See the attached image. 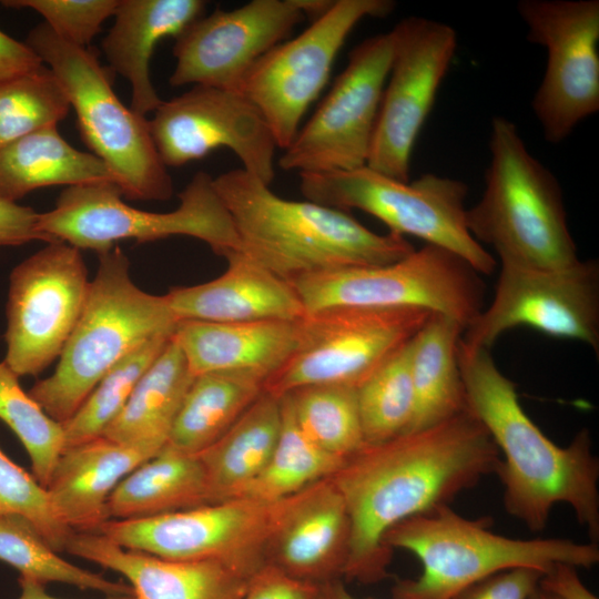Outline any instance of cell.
<instances>
[{"label": "cell", "instance_id": "obj_18", "mask_svg": "<svg viewBox=\"0 0 599 599\" xmlns=\"http://www.w3.org/2000/svg\"><path fill=\"white\" fill-rule=\"evenodd\" d=\"M518 326L579 341L598 355V261L579 260L561 270L501 264L493 301L463 332L461 342L490 349L502 333Z\"/></svg>", "mask_w": 599, "mask_h": 599}, {"label": "cell", "instance_id": "obj_1", "mask_svg": "<svg viewBox=\"0 0 599 599\" xmlns=\"http://www.w3.org/2000/svg\"><path fill=\"white\" fill-rule=\"evenodd\" d=\"M501 456L467 409L434 426L364 445L329 477L351 519L347 580L369 585L389 576L393 551L383 538L396 524L448 505L480 478L496 474Z\"/></svg>", "mask_w": 599, "mask_h": 599}, {"label": "cell", "instance_id": "obj_12", "mask_svg": "<svg viewBox=\"0 0 599 599\" xmlns=\"http://www.w3.org/2000/svg\"><path fill=\"white\" fill-rule=\"evenodd\" d=\"M433 312L420 307H331L301 321L300 343L263 390L282 397L309 385L358 387L409 342Z\"/></svg>", "mask_w": 599, "mask_h": 599}, {"label": "cell", "instance_id": "obj_21", "mask_svg": "<svg viewBox=\"0 0 599 599\" xmlns=\"http://www.w3.org/2000/svg\"><path fill=\"white\" fill-rule=\"evenodd\" d=\"M64 551L123 576L134 599H243L251 579L214 561L130 550L98 532L73 531Z\"/></svg>", "mask_w": 599, "mask_h": 599}, {"label": "cell", "instance_id": "obj_39", "mask_svg": "<svg viewBox=\"0 0 599 599\" xmlns=\"http://www.w3.org/2000/svg\"><path fill=\"white\" fill-rule=\"evenodd\" d=\"M71 106L47 67L0 82V149L47 126L58 125Z\"/></svg>", "mask_w": 599, "mask_h": 599}, {"label": "cell", "instance_id": "obj_30", "mask_svg": "<svg viewBox=\"0 0 599 599\" xmlns=\"http://www.w3.org/2000/svg\"><path fill=\"white\" fill-rule=\"evenodd\" d=\"M464 327L454 318L433 312L412 341L414 414L408 432L439 424L467 410L458 363Z\"/></svg>", "mask_w": 599, "mask_h": 599}, {"label": "cell", "instance_id": "obj_22", "mask_svg": "<svg viewBox=\"0 0 599 599\" xmlns=\"http://www.w3.org/2000/svg\"><path fill=\"white\" fill-rule=\"evenodd\" d=\"M222 275L205 283L174 287L166 302L181 319L216 323L296 322L305 317L293 285L236 252Z\"/></svg>", "mask_w": 599, "mask_h": 599}, {"label": "cell", "instance_id": "obj_2", "mask_svg": "<svg viewBox=\"0 0 599 599\" xmlns=\"http://www.w3.org/2000/svg\"><path fill=\"white\" fill-rule=\"evenodd\" d=\"M467 409L484 425L501 460L497 475L507 512L542 530L557 504L569 505L592 542L599 539V461L588 429L566 447L551 441L521 407L516 385L490 351L458 343Z\"/></svg>", "mask_w": 599, "mask_h": 599}, {"label": "cell", "instance_id": "obj_8", "mask_svg": "<svg viewBox=\"0 0 599 599\" xmlns=\"http://www.w3.org/2000/svg\"><path fill=\"white\" fill-rule=\"evenodd\" d=\"M114 182L65 187L52 210L39 214L38 227L45 243L65 242L79 250L110 251L121 241L153 242L170 236H190L226 257L240 252V242L213 177L199 171L171 212L156 213L126 204Z\"/></svg>", "mask_w": 599, "mask_h": 599}, {"label": "cell", "instance_id": "obj_23", "mask_svg": "<svg viewBox=\"0 0 599 599\" xmlns=\"http://www.w3.org/2000/svg\"><path fill=\"white\" fill-rule=\"evenodd\" d=\"M351 542L345 501L329 478L302 495L275 535L267 564L297 580L317 585L343 577Z\"/></svg>", "mask_w": 599, "mask_h": 599}, {"label": "cell", "instance_id": "obj_11", "mask_svg": "<svg viewBox=\"0 0 599 599\" xmlns=\"http://www.w3.org/2000/svg\"><path fill=\"white\" fill-rule=\"evenodd\" d=\"M464 258L425 244L378 266L346 267L291 282L306 314L331 307H420L456 319L464 331L484 309L485 285Z\"/></svg>", "mask_w": 599, "mask_h": 599}, {"label": "cell", "instance_id": "obj_41", "mask_svg": "<svg viewBox=\"0 0 599 599\" xmlns=\"http://www.w3.org/2000/svg\"><path fill=\"white\" fill-rule=\"evenodd\" d=\"M119 0H7L4 7L38 12L60 39L88 48L102 23L113 17Z\"/></svg>", "mask_w": 599, "mask_h": 599}, {"label": "cell", "instance_id": "obj_14", "mask_svg": "<svg viewBox=\"0 0 599 599\" xmlns=\"http://www.w3.org/2000/svg\"><path fill=\"white\" fill-rule=\"evenodd\" d=\"M528 41L547 51L531 108L545 140L560 143L599 111V1L521 0Z\"/></svg>", "mask_w": 599, "mask_h": 599}, {"label": "cell", "instance_id": "obj_28", "mask_svg": "<svg viewBox=\"0 0 599 599\" xmlns=\"http://www.w3.org/2000/svg\"><path fill=\"white\" fill-rule=\"evenodd\" d=\"M193 379L184 353L172 335L102 436L158 454L169 440Z\"/></svg>", "mask_w": 599, "mask_h": 599}, {"label": "cell", "instance_id": "obj_33", "mask_svg": "<svg viewBox=\"0 0 599 599\" xmlns=\"http://www.w3.org/2000/svg\"><path fill=\"white\" fill-rule=\"evenodd\" d=\"M280 399L282 423L276 446L263 470L237 497L281 500L332 477L345 461L312 441L297 425L287 396Z\"/></svg>", "mask_w": 599, "mask_h": 599}, {"label": "cell", "instance_id": "obj_4", "mask_svg": "<svg viewBox=\"0 0 599 599\" xmlns=\"http://www.w3.org/2000/svg\"><path fill=\"white\" fill-rule=\"evenodd\" d=\"M490 163L480 200L466 210V224L481 245L493 247L501 264L561 270L576 264L560 185L528 150L516 124L491 121Z\"/></svg>", "mask_w": 599, "mask_h": 599}, {"label": "cell", "instance_id": "obj_31", "mask_svg": "<svg viewBox=\"0 0 599 599\" xmlns=\"http://www.w3.org/2000/svg\"><path fill=\"white\" fill-rule=\"evenodd\" d=\"M281 399L266 392L212 446L199 454L212 504L236 498L267 464L278 439Z\"/></svg>", "mask_w": 599, "mask_h": 599}, {"label": "cell", "instance_id": "obj_42", "mask_svg": "<svg viewBox=\"0 0 599 599\" xmlns=\"http://www.w3.org/2000/svg\"><path fill=\"white\" fill-rule=\"evenodd\" d=\"M542 575L532 568L501 571L469 586L453 599H528Z\"/></svg>", "mask_w": 599, "mask_h": 599}, {"label": "cell", "instance_id": "obj_3", "mask_svg": "<svg viewBox=\"0 0 599 599\" xmlns=\"http://www.w3.org/2000/svg\"><path fill=\"white\" fill-rule=\"evenodd\" d=\"M240 242V253L278 277H298L399 261L415 248L394 233L378 234L347 211L287 200L242 167L213 177Z\"/></svg>", "mask_w": 599, "mask_h": 599}, {"label": "cell", "instance_id": "obj_19", "mask_svg": "<svg viewBox=\"0 0 599 599\" xmlns=\"http://www.w3.org/2000/svg\"><path fill=\"white\" fill-rule=\"evenodd\" d=\"M333 0H252L217 9L191 23L175 40L172 87L206 85L238 91L252 67L287 40L305 17L322 14Z\"/></svg>", "mask_w": 599, "mask_h": 599}, {"label": "cell", "instance_id": "obj_17", "mask_svg": "<svg viewBox=\"0 0 599 599\" xmlns=\"http://www.w3.org/2000/svg\"><path fill=\"white\" fill-rule=\"evenodd\" d=\"M390 33L393 59L366 165L407 182L415 142L455 57L457 33L447 23L415 16Z\"/></svg>", "mask_w": 599, "mask_h": 599}, {"label": "cell", "instance_id": "obj_48", "mask_svg": "<svg viewBox=\"0 0 599 599\" xmlns=\"http://www.w3.org/2000/svg\"><path fill=\"white\" fill-rule=\"evenodd\" d=\"M312 599H372V598H357L353 596L341 578L327 580L322 583L315 585Z\"/></svg>", "mask_w": 599, "mask_h": 599}, {"label": "cell", "instance_id": "obj_45", "mask_svg": "<svg viewBox=\"0 0 599 599\" xmlns=\"http://www.w3.org/2000/svg\"><path fill=\"white\" fill-rule=\"evenodd\" d=\"M43 62L26 43L0 30V82L34 71Z\"/></svg>", "mask_w": 599, "mask_h": 599}, {"label": "cell", "instance_id": "obj_47", "mask_svg": "<svg viewBox=\"0 0 599 599\" xmlns=\"http://www.w3.org/2000/svg\"><path fill=\"white\" fill-rule=\"evenodd\" d=\"M20 596L18 599H61L49 595L43 583L27 577H19ZM104 599H134L129 596H106Z\"/></svg>", "mask_w": 599, "mask_h": 599}, {"label": "cell", "instance_id": "obj_26", "mask_svg": "<svg viewBox=\"0 0 599 599\" xmlns=\"http://www.w3.org/2000/svg\"><path fill=\"white\" fill-rule=\"evenodd\" d=\"M205 9L203 0H119L102 50L111 69L131 84L134 112L145 116L163 101L150 77L158 43L166 37L176 39Z\"/></svg>", "mask_w": 599, "mask_h": 599}, {"label": "cell", "instance_id": "obj_24", "mask_svg": "<svg viewBox=\"0 0 599 599\" xmlns=\"http://www.w3.org/2000/svg\"><path fill=\"white\" fill-rule=\"evenodd\" d=\"M155 453L103 436L65 447L45 486L57 518L72 531L94 532L109 520L116 485Z\"/></svg>", "mask_w": 599, "mask_h": 599}, {"label": "cell", "instance_id": "obj_9", "mask_svg": "<svg viewBox=\"0 0 599 599\" xmlns=\"http://www.w3.org/2000/svg\"><path fill=\"white\" fill-rule=\"evenodd\" d=\"M300 190L312 202L366 212L390 233L422 238L464 258L479 274H491L495 258L470 234L466 224L467 185L456 179L425 173L398 181L367 165L300 174Z\"/></svg>", "mask_w": 599, "mask_h": 599}, {"label": "cell", "instance_id": "obj_6", "mask_svg": "<svg viewBox=\"0 0 599 599\" xmlns=\"http://www.w3.org/2000/svg\"><path fill=\"white\" fill-rule=\"evenodd\" d=\"M488 517L467 519L448 505L392 527L383 544L415 555L423 571L399 579L394 599H453L469 586L501 571L532 568L546 573L557 564L590 568L599 561L597 542L566 538L515 539L490 530Z\"/></svg>", "mask_w": 599, "mask_h": 599}, {"label": "cell", "instance_id": "obj_49", "mask_svg": "<svg viewBox=\"0 0 599 599\" xmlns=\"http://www.w3.org/2000/svg\"><path fill=\"white\" fill-rule=\"evenodd\" d=\"M528 599H561L555 593L538 586Z\"/></svg>", "mask_w": 599, "mask_h": 599}, {"label": "cell", "instance_id": "obj_38", "mask_svg": "<svg viewBox=\"0 0 599 599\" xmlns=\"http://www.w3.org/2000/svg\"><path fill=\"white\" fill-rule=\"evenodd\" d=\"M19 378L0 362V419L24 447L31 474L45 488L65 446L63 426L22 388Z\"/></svg>", "mask_w": 599, "mask_h": 599}, {"label": "cell", "instance_id": "obj_20", "mask_svg": "<svg viewBox=\"0 0 599 599\" xmlns=\"http://www.w3.org/2000/svg\"><path fill=\"white\" fill-rule=\"evenodd\" d=\"M150 130L167 166H182L219 148L230 149L243 170L271 184L277 149L260 110L241 92L193 85L154 111Z\"/></svg>", "mask_w": 599, "mask_h": 599}, {"label": "cell", "instance_id": "obj_44", "mask_svg": "<svg viewBox=\"0 0 599 599\" xmlns=\"http://www.w3.org/2000/svg\"><path fill=\"white\" fill-rule=\"evenodd\" d=\"M39 214L30 206L0 201V247L45 242L38 227Z\"/></svg>", "mask_w": 599, "mask_h": 599}, {"label": "cell", "instance_id": "obj_37", "mask_svg": "<svg viewBox=\"0 0 599 599\" xmlns=\"http://www.w3.org/2000/svg\"><path fill=\"white\" fill-rule=\"evenodd\" d=\"M172 335L154 337L115 364L78 410L62 424L65 447L101 437L129 400L142 375Z\"/></svg>", "mask_w": 599, "mask_h": 599}, {"label": "cell", "instance_id": "obj_5", "mask_svg": "<svg viewBox=\"0 0 599 599\" xmlns=\"http://www.w3.org/2000/svg\"><path fill=\"white\" fill-rule=\"evenodd\" d=\"M179 318L165 295L141 290L120 246L99 255L81 315L54 372L28 390L45 413L65 423L99 380L145 342L173 335Z\"/></svg>", "mask_w": 599, "mask_h": 599}, {"label": "cell", "instance_id": "obj_29", "mask_svg": "<svg viewBox=\"0 0 599 599\" xmlns=\"http://www.w3.org/2000/svg\"><path fill=\"white\" fill-rule=\"evenodd\" d=\"M95 182L115 183V179L99 158L67 142L58 125L0 149V201L17 203L37 189Z\"/></svg>", "mask_w": 599, "mask_h": 599}, {"label": "cell", "instance_id": "obj_43", "mask_svg": "<svg viewBox=\"0 0 599 599\" xmlns=\"http://www.w3.org/2000/svg\"><path fill=\"white\" fill-rule=\"evenodd\" d=\"M314 589L315 585L290 577L266 564L251 577L243 599H312Z\"/></svg>", "mask_w": 599, "mask_h": 599}, {"label": "cell", "instance_id": "obj_13", "mask_svg": "<svg viewBox=\"0 0 599 599\" xmlns=\"http://www.w3.org/2000/svg\"><path fill=\"white\" fill-rule=\"evenodd\" d=\"M392 0H333L297 37L265 53L240 92L262 113L277 148L285 150L303 116L328 81L334 61L353 29L366 18H383Z\"/></svg>", "mask_w": 599, "mask_h": 599}, {"label": "cell", "instance_id": "obj_15", "mask_svg": "<svg viewBox=\"0 0 599 599\" xmlns=\"http://www.w3.org/2000/svg\"><path fill=\"white\" fill-rule=\"evenodd\" d=\"M392 59L390 31L353 48L346 68L284 150L278 166L298 174L365 166Z\"/></svg>", "mask_w": 599, "mask_h": 599}, {"label": "cell", "instance_id": "obj_7", "mask_svg": "<svg viewBox=\"0 0 599 599\" xmlns=\"http://www.w3.org/2000/svg\"><path fill=\"white\" fill-rule=\"evenodd\" d=\"M24 42L58 79L83 142L110 169L123 196L167 201L173 181L153 142L150 122L118 98L98 55L60 39L43 22L30 30Z\"/></svg>", "mask_w": 599, "mask_h": 599}, {"label": "cell", "instance_id": "obj_34", "mask_svg": "<svg viewBox=\"0 0 599 599\" xmlns=\"http://www.w3.org/2000/svg\"><path fill=\"white\" fill-rule=\"evenodd\" d=\"M0 561L17 569L21 577L43 585L61 582L106 596L132 595L129 585L109 580L61 558L37 526L18 514L0 512Z\"/></svg>", "mask_w": 599, "mask_h": 599}, {"label": "cell", "instance_id": "obj_25", "mask_svg": "<svg viewBox=\"0 0 599 599\" xmlns=\"http://www.w3.org/2000/svg\"><path fill=\"white\" fill-rule=\"evenodd\" d=\"M301 321L216 323L181 319L173 335L193 376L234 372L256 376L265 383L295 352L301 337Z\"/></svg>", "mask_w": 599, "mask_h": 599}, {"label": "cell", "instance_id": "obj_16", "mask_svg": "<svg viewBox=\"0 0 599 599\" xmlns=\"http://www.w3.org/2000/svg\"><path fill=\"white\" fill-rule=\"evenodd\" d=\"M90 280L81 250L50 242L10 273L6 356L19 376H38L61 355L83 309Z\"/></svg>", "mask_w": 599, "mask_h": 599}, {"label": "cell", "instance_id": "obj_36", "mask_svg": "<svg viewBox=\"0 0 599 599\" xmlns=\"http://www.w3.org/2000/svg\"><path fill=\"white\" fill-rule=\"evenodd\" d=\"M413 338L357 387L365 445L380 444L408 430L414 414Z\"/></svg>", "mask_w": 599, "mask_h": 599}, {"label": "cell", "instance_id": "obj_35", "mask_svg": "<svg viewBox=\"0 0 599 599\" xmlns=\"http://www.w3.org/2000/svg\"><path fill=\"white\" fill-rule=\"evenodd\" d=\"M285 395L297 425L325 451L346 459L365 445L356 387L309 385Z\"/></svg>", "mask_w": 599, "mask_h": 599}, {"label": "cell", "instance_id": "obj_27", "mask_svg": "<svg viewBox=\"0 0 599 599\" xmlns=\"http://www.w3.org/2000/svg\"><path fill=\"white\" fill-rule=\"evenodd\" d=\"M212 504L199 455L165 445L128 474L111 493L109 519L125 520L164 515Z\"/></svg>", "mask_w": 599, "mask_h": 599}, {"label": "cell", "instance_id": "obj_40", "mask_svg": "<svg viewBox=\"0 0 599 599\" xmlns=\"http://www.w3.org/2000/svg\"><path fill=\"white\" fill-rule=\"evenodd\" d=\"M0 512L31 520L51 547L64 551L72 530L55 516L47 489L0 448Z\"/></svg>", "mask_w": 599, "mask_h": 599}, {"label": "cell", "instance_id": "obj_32", "mask_svg": "<svg viewBox=\"0 0 599 599\" xmlns=\"http://www.w3.org/2000/svg\"><path fill=\"white\" fill-rule=\"evenodd\" d=\"M264 380L244 373L194 376L166 445L199 455L217 441L262 394Z\"/></svg>", "mask_w": 599, "mask_h": 599}, {"label": "cell", "instance_id": "obj_10", "mask_svg": "<svg viewBox=\"0 0 599 599\" xmlns=\"http://www.w3.org/2000/svg\"><path fill=\"white\" fill-rule=\"evenodd\" d=\"M302 491L275 501L237 497L153 517L109 519L94 532L130 550L214 561L251 578L267 564L272 541Z\"/></svg>", "mask_w": 599, "mask_h": 599}, {"label": "cell", "instance_id": "obj_46", "mask_svg": "<svg viewBox=\"0 0 599 599\" xmlns=\"http://www.w3.org/2000/svg\"><path fill=\"white\" fill-rule=\"evenodd\" d=\"M539 586L561 599H598L580 580L577 567L557 564L542 575Z\"/></svg>", "mask_w": 599, "mask_h": 599}]
</instances>
